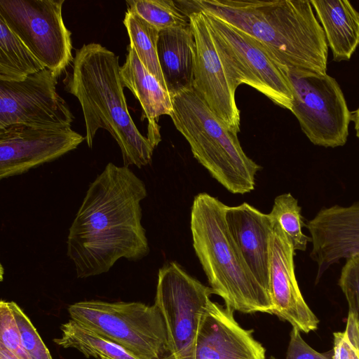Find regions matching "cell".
Returning a JSON list of instances; mask_svg holds the SVG:
<instances>
[{
  "instance_id": "cell-32",
  "label": "cell",
  "mask_w": 359,
  "mask_h": 359,
  "mask_svg": "<svg viewBox=\"0 0 359 359\" xmlns=\"http://www.w3.org/2000/svg\"><path fill=\"white\" fill-rule=\"evenodd\" d=\"M352 112L351 121L353 122L356 137L359 139V107Z\"/></svg>"
},
{
  "instance_id": "cell-26",
  "label": "cell",
  "mask_w": 359,
  "mask_h": 359,
  "mask_svg": "<svg viewBox=\"0 0 359 359\" xmlns=\"http://www.w3.org/2000/svg\"><path fill=\"white\" fill-rule=\"evenodd\" d=\"M20 334L24 351L29 359H53L37 330L22 309L8 302Z\"/></svg>"
},
{
  "instance_id": "cell-30",
  "label": "cell",
  "mask_w": 359,
  "mask_h": 359,
  "mask_svg": "<svg viewBox=\"0 0 359 359\" xmlns=\"http://www.w3.org/2000/svg\"><path fill=\"white\" fill-rule=\"evenodd\" d=\"M333 351L320 353L311 347L302 337L301 332L292 327L285 359H332Z\"/></svg>"
},
{
  "instance_id": "cell-13",
  "label": "cell",
  "mask_w": 359,
  "mask_h": 359,
  "mask_svg": "<svg viewBox=\"0 0 359 359\" xmlns=\"http://www.w3.org/2000/svg\"><path fill=\"white\" fill-rule=\"evenodd\" d=\"M196 41L193 89L232 132L241 129L240 110L203 12L189 14Z\"/></svg>"
},
{
  "instance_id": "cell-29",
  "label": "cell",
  "mask_w": 359,
  "mask_h": 359,
  "mask_svg": "<svg viewBox=\"0 0 359 359\" xmlns=\"http://www.w3.org/2000/svg\"><path fill=\"white\" fill-rule=\"evenodd\" d=\"M0 344L19 359H29L23 350L20 334L8 302H0Z\"/></svg>"
},
{
  "instance_id": "cell-28",
  "label": "cell",
  "mask_w": 359,
  "mask_h": 359,
  "mask_svg": "<svg viewBox=\"0 0 359 359\" xmlns=\"http://www.w3.org/2000/svg\"><path fill=\"white\" fill-rule=\"evenodd\" d=\"M348 303V311L359 321V254L346 259L338 280Z\"/></svg>"
},
{
  "instance_id": "cell-19",
  "label": "cell",
  "mask_w": 359,
  "mask_h": 359,
  "mask_svg": "<svg viewBox=\"0 0 359 359\" xmlns=\"http://www.w3.org/2000/svg\"><path fill=\"white\" fill-rule=\"evenodd\" d=\"M157 53L169 94L192 89L196 41L191 24L160 31Z\"/></svg>"
},
{
  "instance_id": "cell-31",
  "label": "cell",
  "mask_w": 359,
  "mask_h": 359,
  "mask_svg": "<svg viewBox=\"0 0 359 359\" xmlns=\"http://www.w3.org/2000/svg\"><path fill=\"white\" fill-rule=\"evenodd\" d=\"M0 359H19L14 353L0 344Z\"/></svg>"
},
{
  "instance_id": "cell-2",
  "label": "cell",
  "mask_w": 359,
  "mask_h": 359,
  "mask_svg": "<svg viewBox=\"0 0 359 359\" xmlns=\"http://www.w3.org/2000/svg\"><path fill=\"white\" fill-rule=\"evenodd\" d=\"M184 13L202 11L263 43L292 73L327 74L328 46L308 0L178 1Z\"/></svg>"
},
{
  "instance_id": "cell-8",
  "label": "cell",
  "mask_w": 359,
  "mask_h": 359,
  "mask_svg": "<svg viewBox=\"0 0 359 359\" xmlns=\"http://www.w3.org/2000/svg\"><path fill=\"white\" fill-rule=\"evenodd\" d=\"M214 290L188 274L175 262L158 273L154 305L163 318L168 352L161 359H194L203 314Z\"/></svg>"
},
{
  "instance_id": "cell-21",
  "label": "cell",
  "mask_w": 359,
  "mask_h": 359,
  "mask_svg": "<svg viewBox=\"0 0 359 359\" xmlns=\"http://www.w3.org/2000/svg\"><path fill=\"white\" fill-rule=\"evenodd\" d=\"M61 336L53 341L64 348H74L86 358L95 359H138L112 341L71 319L60 326Z\"/></svg>"
},
{
  "instance_id": "cell-20",
  "label": "cell",
  "mask_w": 359,
  "mask_h": 359,
  "mask_svg": "<svg viewBox=\"0 0 359 359\" xmlns=\"http://www.w3.org/2000/svg\"><path fill=\"white\" fill-rule=\"evenodd\" d=\"M333 60L347 61L359 46V11L346 0H312Z\"/></svg>"
},
{
  "instance_id": "cell-4",
  "label": "cell",
  "mask_w": 359,
  "mask_h": 359,
  "mask_svg": "<svg viewBox=\"0 0 359 359\" xmlns=\"http://www.w3.org/2000/svg\"><path fill=\"white\" fill-rule=\"evenodd\" d=\"M226 205L207 193L195 196L190 228L195 253L215 294L226 307L273 314L269 292L248 267L225 220Z\"/></svg>"
},
{
  "instance_id": "cell-7",
  "label": "cell",
  "mask_w": 359,
  "mask_h": 359,
  "mask_svg": "<svg viewBox=\"0 0 359 359\" xmlns=\"http://www.w3.org/2000/svg\"><path fill=\"white\" fill-rule=\"evenodd\" d=\"M204 14L232 90L236 93L240 85L246 84L291 111L293 93L287 69L254 37Z\"/></svg>"
},
{
  "instance_id": "cell-5",
  "label": "cell",
  "mask_w": 359,
  "mask_h": 359,
  "mask_svg": "<svg viewBox=\"0 0 359 359\" xmlns=\"http://www.w3.org/2000/svg\"><path fill=\"white\" fill-rule=\"evenodd\" d=\"M172 100L171 119L198 163L231 193L252 191L261 167L245 154L238 134L227 128L193 88L172 95Z\"/></svg>"
},
{
  "instance_id": "cell-18",
  "label": "cell",
  "mask_w": 359,
  "mask_h": 359,
  "mask_svg": "<svg viewBox=\"0 0 359 359\" xmlns=\"http://www.w3.org/2000/svg\"><path fill=\"white\" fill-rule=\"evenodd\" d=\"M127 50L126 61L120 69L121 80L123 86L138 100L143 111L142 118L148 120L147 138L156 147L161 142L158 120L162 115L170 116L173 109L172 96L145 68L130 44Z\"/></svg>"
},
{
  "instance_id": "cell-17",
  "label": "cell",
  "mask_w": 359,
  "mask_h": 359,
  "mask_svg": "<svg viewBox=\"0 0 359 359\" xmlns=\"http://www.w3.org/2000/svg\"><path fill=\"white\" fill-rule=\"evenodd\" d=\"M225 220L248 267L269 292V239L273 221L269 214L262 212L248 203L226 206Z\"/></svg>"
},
{
  "instance_id": "cell-15",
  "label": "cell",
  "mask_w": 359,
  "mask_h": 359,
  "mask_svg": "<svg viewBox=\"0 0 359 359\" xmlns=\"http://www.w3.org/2000/svg\"><path fill=\"white\" fill-rule=\"evenodd\" d=\"M305 227L311 238L310 257L317 264L316 283L332 264L359 254V201L323 207Z\"/></svg>"
},
{
  "instance_id": "cell-9",
  "label": "cell",
  "mask_w": 359,
  "mask_h": 359,
  "mask_svg": "<svg viewBox=\"0 0 359 359\" xmlns=\"http://www.w3.org/2000/svg\"><path fill=\"white\" fill-rule=\"evenodd\" d=\"M293 93L291 111L315 145L335 148L348 140L352 112L338 82L327 74L289 72Z\"/></svg>"
},
{
  "instance_id": "cell-16",
  "label": "cell",
  "mask_w": 359,
  "mask_h": 359,
  "mask_svg": "<svg viewBox=\"0 0 359 359\" xmlns=\"http://www.w3.org/2000/svg\"><path fill=\"white\" fill-rule=\"evenodd\" d=\"M234 311L208 302L196 336L194 359H265L266 350L236 321Z\"/></svg>"
},
{
  "instance_id": "cell-3",
  "label": "cell",
  "mask_w": 359,
  "mask_h": 359,
  "mask_svg": "<svg viewBox=\"0 0 359 359\" xmlns=\"http://www.w3.org/2000/svg\"><path fill=\"white\" fill-rule=\"evenodd\" d=\"M118 56L100 43L76 49L65 89L81 105L85 140L91 148L97 130H107L120 147L123 166L150 163L154 147L135 126L128 109Z\"/></svg>"
},
{
  "instance_id": "cell-11",
  "label": "cell",
  "mask_w": 359,
  "mask_h": 359,
  "mask_svg": "<svg viewBox=\"0 0 359 359\" xmlns=\"http://www.w3.org/2000/svg\"><path fill=\"white\" fill-rule=\"evenodd\" d=\"M57 84V77L47 68L20 81H0V129L11 125L71 128L74 116Z\"/></svg>"
},
{
  "instance_id": "cell-27",
  "label": "cell",
  "mask_w": 359,
  "mask_h": 359,
  "mask_svg": "<svg viewBox=\"0 0 359 359\" xmlns=\"http://www.w3.org/2000/svg\"><path fill=\"white\" fill-rule=\"evenodd\" d=\"M332 359H359V321L352 312H348L344 331L333 333Z\"/></svg>"
},
{
  "instance_id": "cell-1",
  "label": "cell",
  "mask_w": 359,
  "mask_h": 359,
  "mask_svg": "<svg viewBox=\"0 0 359 359\" xmlns=\"http://www.w3.org/2000/svg\"><path fill=\"white\" fill-rule=\"evenodd\" d=\"M147 195L128 167L112 163L90 184L67 241L78 278L107 273L121 258L137 262L149 254L140 204Z\"/></svg>"
},
{
  "instance_id": "cell-12",
  "label": "cell",
  "mask_w": 359,
  "mask_h": 359,
  "mask_svg": "<svg viewBox=\"0 0 359 359\" xmlns=\"http://www.w3.org/2000/svg\"><path fill=\"white\" fill-rule=\"evenodd\" d=\"M85 140L71 128L11 125L0 129V179L27 172L75 149Z\"/></svg>"
},
{
  "instance_id": "cell-25",
  "label": "cell",
  "mask_w": 359,
  "mask_h": 359,
  "mask_svg": "<svg viewBox=\"0 0 359 359\" xmlns=\"http://www.w3.org/2000/svg\"><path fill=\"white\" fill-rule=\"evenodd\" d=\"M301 210L302 208L299 205L298 201L290 193H287L275 198L269 215L272 219L279 224L294 250L305 251L307 243L311 242V238L302 231L305 223Z\"/></svg>"
},
{
  "instance_id": "cell-14",
  "label": "cell",
  "mask_w": 359,
  "mask_h": 359,
  "mask_svg": "<svg viewBox=\"0 0 359 359\" xmlns=\"http://www.w3.org/2000/svg\"><path fill=\"white\" fill-rule=\"evenodd\" d=\"M273 221L269 239V292L273 314L288 322L300 332L317 330L319 320L300 291L294 273L295 250L287 236Z\"/></svg>"
},
{
  "instance_id": "cell-33",
  "label": "cell",
  "mask_w": 359,
  "mask_h": 359,
  "mask_svg": "<svg viewBox=\"0 0 359 359\" xmlns=\"http://www.w3.org/2000/svg\"><path fill=\"white\" fill-rule=\"evenodd\" d=\"M270 359H276V358H274L273 356H271V357L270 358Z\"/></svg>"
},
{
  "instance_id": "cell-24",
  "label": "cell",
  "mask_w": 359,
  "mask_h": 359,
  "mask_svg": "<svg viewBox=\"0 0 359 359\" xmlns=\"http://www.w3.org/2000/svg\"><path fill=\"white\" fill-rule=\"evenodd\" d=\"M130 11L159 31L190 24L189 17L172 0H128Z\"/></svg>"
},
{
  "instance_id": "cell-22",
  "label": "cell",
  "mask_w": 359,
  "mask_h": 359,
  "mask_svg": "<svg viewBox=\"0 0 359 359\" xmlns=\"http://www.w3.org/2000/svg\"><path fill=\"white\" fill-rule=\"evenodd\" d=\"M44 68L0 17V81H20Z\"/></svg>"
},
{
  "instance_id": "cell-10",
  "label": "cell",
  "mask_w": 359,
  "mask_h": 359,
  "mask_svg": "<svg viewBox=\"0 0 359 359\" xmlns=\"http://www.w3.org/2000/svg\"><path fill=\"white\" fill-rule=\"evenodd\" d=\"M64 0H0V17L36 59L57 78L72 62Z\"/></svg>"
},
{
  "instance_id": "cell-23",
  "label": "cell",
  "mask_w": 359,
  "mask_h": 359,
  "mask_svg": "<svg viewBox=\"0 0 359 359\" xmlns=\"http://www.w3.org/2000/svg\"><path fill=\"white\" fill-rule=\"evenodd\" d=\"M123 24L127 29L130 44L135 50L139 59L148 72L166 90L157 53L160 31L137 14L128 10Z\"/></svg>"
},
{
  "instance_id": "cell-6",
  "label": "cell",
  "mask_w": 359,
  "mask_h": 359,
  "mask_svg": "<svg viewBox=\"0 0 359 359\" xmlns=\"http://www.w3.org/2000/svg\"><path fill=\"white\" fill-rule=\"evenodd\" d=\"M71 319L124 348L138 359H161L168 352L163 318L154 304L81 301L68 307Z\"/></svg>"
}]
</instances>
